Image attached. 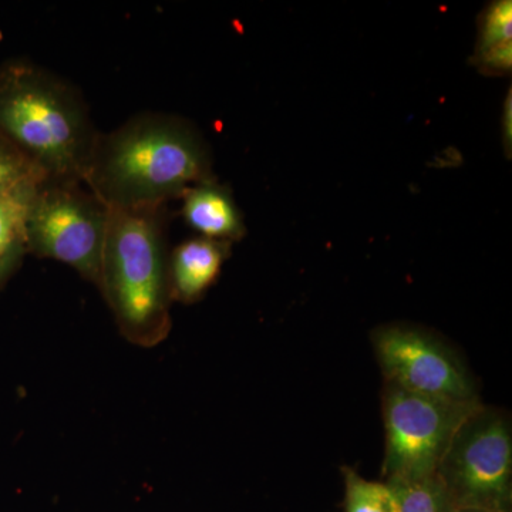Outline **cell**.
<instances>
[{
    "instance_id": "16",
    "label": "cell",
    "mask_w": 512,
    "mask_h": 512,
    "mask_svg": "<svg viewBox=\"0 0 512 512\" xmlns=\"http://www.w3.org/2000/svg\"><path fill=\"white\" fill-rule=\"evenodd\" d=\"M457 512H485V511H476V510H458Z\"/></svg>"
},
{
    "instance_id": "9",
    "label": "cell",
    "mask_w": 512,
    "mask_h": 512,
    "mask_svg": "<svg viewBox=\"0 0 512 512\" xmlns=\"http://www.w3.org/2000/svg\"><path fill=\"white\" fill-rule=\"evenodd\" d=\"M231 251L229 242L204 237L187 239L175 247L168 261L173 302L191 305L200 301L217 282Z\"/></svg>"
},
{
    "instance_id": "5",
    "label": "cell",
    "mask_w": 512,
    "mask_h": 512,
    "mask_svg": "<svg viewBox=\"0 0 512 512\" xmlns=\"http://www.w3.org/2000/svg\"><path fill=\"white\" fill-rule=\"evenodd\" d=\"M109 207L80 183L42 181L26 217L28 254L70 266L99 284Z\"/></svg>"
},
{
    "instance_id": "3",
    "label": "cell",
    "mask_w": 512,
    "mask_h": 512,
    "mask_svg": "<svg viewBox=\"0 0 512 512\" xmlns=\"http://www.w3.org/2000/svg\"><path fill=\"white\" fill-rule=\"evenodd\" d=\"M167 211L109 207L97 288L121 335L141 348L160 345L173 326Z\"/></svg>"
},
{
    "instance_id": "8",
    "label": "cell",
    "mask_w": 512,
    "mask_h": 512,
    "mask_svg": "<svg viewBox=\"0 0 512 512\" xmlns=\"http://www.w3.org/2000/svg\"><path fill=\"white\" fill-rule=\"evenodd\" d=\"M180 200L185 224L194 229L198 237L234 245L247 235L244 215L232 191L217 177L192 185Z\"/></svg>"
},
{
    "instance_id": "13",
    "label": "cell",
    "mask_w": 512,
    "mask_h": 512,
    "mask_svg": "<svg viewBox=\"0 0 512 512\" xmlns=\"http://www.w3.org/2000/svg\"><path fill=\"white\" fill-rule=\"evenodd\" d=\"M342 474L345 480L346 512H390L386 484L366 480L350 467H343Z\"/></svg>"
},
{
    "instance_id": "2",
    "label": "cell",
    "mask_w": 512,
    "mask_h": 512,
    "mask_svg": "<svg viewBox=\"0 0 512 512\" xmlns=\"http://www.w3.org/2000/svg\"><path fill=\"white\" fill-rule=\"evenodd\" d=\"M0 134L46 181L84 184L100 131L76 87L16 57L0 63Z\"/></svg>"
},
{
    "instance_id": "6",
    "label": "cell",
    "mask_w": 512,
    "mask_h": 512,
    "mask_svg": "<svg viewBox=\"0 0 512 512\" xmlns=\"http://www.w3.org/2000/svg\"><path fill=\"white\" fill-rule=\"evenodd\" d=\"M383 478L434 476L457 430L481 402L461 403L407 392L384 383Z\"/></svg>"
},
{
    "instance_id": "12",
    "label": "cell",
    "mask_w": 512,
    "mask_h": 512,
    "mask_svg": "<svg viewBox=\"0 0 512 512\" xmlns=\"http://www.w3.org/2000/svg\"><path fill=\"white\" fill-rule=\"evenodd\" d=\"M512 45V2L495 0L488 3L478 19V36L474 56Z\"/></svg>"
},
{
    "instance_id": "10",
    "label": "cell",
    "mask_w": 512,
    "mask_h": 512,
    "mask_svg": "<svg viewBox=\"0 0 512 512\" xmlns=\"http://www.w3.org/2000/svg\"><path fill=\"white\" fill-rule=\"evenodd\" d=\"M45 180L26 181L0 192V289L28 255L26 217L36 188Z\"/></svg>"
},
{
    "instance_id": "4",
    "label": "cell",
    "mask_w": 512,
    "mask_h": 512,
    "mask_svg": "<svg viewBox=\"0 0 512 512\" xmlns=\"http://www.w3.org/2000/svg\"><path fill=\"white\" fill-rule=\"evenodd\" d=\"M436 476L457 510L512 512V427L494 407H480L457 430Z\"/></svg>"
},
{
    "instance_id": "11",
    "label": "cell",
    "mask_w": 512,
    "mask_h": 512,
    "mask_svg": "<svg viewBox=\"0 0 512 512\" xmlns=\"http://www.w3.org/2000/svg\"><path fill=\"white\" fill-rule=\"evenodd\" d=\"M390 498V512H457L450 494L434 476L384 480Z\"/></svg>"
},
{
    "instance_id": "15",
    "label": "cell",
    "mask_w": 512,
    "mask_h": 512,
    "mask_svg": "<svg viewBox=\"0 0 512 512\" xmlns=\"http://www.w3.org/2000/svg\"><path fill=\"white\" fill-rule=\"evenodd\" d=\"M501 137H503V146L505 156L511 157L512 154V93L508 90L505 96L503 117H501Z\"/></svg>"
},
{
    "instance_id": "1",
    "label": "cell",
    "mask_w": 512,
    "mask_h": 512,
    "mask_svg": "<svg viewBox=\"0 0 512 512\" xmlns=\"http://www.w3.org/2000/svg\"><path fill=\"white\" fill-rule=\"evenodd\" d=\"M212 177L210 144L197 126L146 111L100 133L84 185L107 207H164Z\"/></svg>"
},
{
    "instance_id": "7",
    "label": "cell",
    "mask_w": 512,
    "mask_h": 512,
    "mask_svg": "<svg viewBox=\"0 0 512 512\" xmlns=\"http://www.w3.org/2000/svg\"><path fill=\"white\" fill-rule=\"evenodd\" d=\"M372 345L384 383L451 402H480L463 360L429 330L404 323L380 326L373 330Z\"/></svg>"
},
{
    "instance_id": "14",
    "label": "cell",
    "mask_w": 512,
    "mask_h": 512,
    "mask_svg": "<svg viewBox=\"0 0 512 512\" xmlns=\"http://www.w3.org/2000/svg\"><path fill=\"white\" fill-rule=\"evenodd\" d=\"M32 180H45L0 134V192Z\"/></svg>"
}]
</instances>
